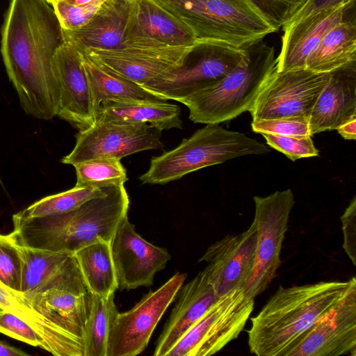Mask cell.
<instances>
[{
    "mask_svg": "<svg viewBox=\"0 0 356 356\" xmlns=\"http://www.w3.org/2000/svg\"><path fill=\"white\" fill-rule=\"evenodd\" d=\"M329 73L309 118L311 136L356 118V60Z\"/></svg>",
    "mask_w": 356,
    "mask_h": 356,
    "instance_id": "ffe728a7",
    "label": "cell"
},
{
    "mask_svg": "<svg viewBox=\"0 0 356 356\" xmlns=\"http://www.w3.org/2000/svg\"><path fill=\"white\" fill-rule=\"evenodd\" d=\"M336 129L344 139L355 140L356 138V118L344 122Z\"/></svg>",
    "mask_w": 356,
    "mask_h": 356,
    "instance_id": "60d3db41",
    "label": "cell"
},
{
    "mask_svg": "<svg viewBox=\"0 0 356 356\" xmlns=\"http://www.w3.org/2000/svg\"><path fill=\"white\" fill-rule=\"evenodd\" d=\"M356 60L355 17L345 18L323 38L309 54L305 67L309 70L328 73Z\"/></svg>",
    "mask_w": 356,
    "mask_h": 356,
    "instance_id": "4316f807",
    "label": "cell"
},
{
    "mask_svg": "<svg viewBox=\"0 0 356 356\" xmlns=\"http://www.w3.org/2000/svg\"><path fill=\"white\" fill-rule=\"evenodd\" d=\"M254 305L242 288L213 304L179 339L166 356H207L236 339L243 330Z\"/></svg>",
    "mask_w": 356,
    "mask_h": 356,
    "instance_id": "30bf717a",
    "label": "cell"
},
{
    "mask_svg": "<svg viewBox=\"0 0 356 356\" xmlns=\"http://www.w3.org/2000/svg\"><path fill=\"white\" fill-rule=\"evenodd\" d=\"M179 68L142 88L162 100L181 102L216 86L242 60L245 49L222 42H197Z\"/></svg>",
    "mask_w": 356,
    "mask_h": 356,
    "instance_id": "52a82bcc",
    "label": "cell"
},
{
    "mask_svg": "<svg viewBox=\"0 0 356 356\" xmlns=\"http://www.w3.org/2000/svg\"><path fill=\"white\" fill-rule=\"evenodd\" d=\"M180 291L179 300L156 341L155 356H166L179 339L220 298L202 271L181 286Z\"/></svg>",
    "mask_w": 356,
    "mask_h": 356,
    "instance_id": "7402d4cb",
    "label": "cell"
},
{
    "mask_svg": "<svg viewBox=\"0 0 356 356\" xmlns=\"http://www.w3.org/2000/svg\"><path fill=\"white\" fill-rule=\"evenodd\" d=\"M186 277V273H177L160 288L146 293L132 309L118 312L108 334L107 356H135L141 353Z\"/></svg>",
    "mask_w": 356,
    "mask_h": 356,
    "instance_id": "7c38bea8",
    "label": "cell"
},
{
    "mask_svg": "<svg viewBox=\"0 0 356 356\" xmlns=\"http://www.w3.org/2000/svg\"><path fill=\"white\" fill-rule=\"evenodd\" d=\"M355 284L356 278L353 277L347 281L280 286L251 318L248 331L250 352L257 356H284Z\"/></svg>",
    "mask_w": 356,
    "mask_h": 356,
    "instance_id": "7a4b0ae2",
    "label": "cell"
},
{
    "mask_svg": "<svg viewBox=\"0 0 356 356\" xmlns=\"http://www.w3.org/2000/svg\"><path fill=\"white\" fill-rule=\"evenodd\" d=\"M23 296L39 314L83 340L84 327L91 306V293L83 278L61 280L44 290Z\"/></svg>",
    "mask_w": 356,
    "mask_h": 356,
    "instance_id": "ac0fdd59",
    "label": "cell"
},
{
    "mask_svg": "<svg viewBox=\"0 0 356 356\" xmlns=\"http://www.w3.org/2000/svg\"><path fill=\"white\" fill-rule=\"evenodd\" d=\"M271 147L295 161L302 158L318 156L312 136H283L268 133L261 134Z\"/></svg>",
    "mask_w": 356,
    "mask_h": 356,
    "instance_id": "e575fe53",
    "label": "cell"
},
{
    "mask_svg": "<svg viewBox=\"0 0 356 356\" xmlns=\"http://www.w3.org/2000/svg\"><path fill=\"white\" fill-rule=\"evenodd\" d=\"M0 332L43 349V341L35 330L22 318L9 311H0Z\"/></svg>",
    "mask_w": 356,
    "mask_h": 356,
    "instance_id": "8d00e7d4",
    "label": "cell"
},
{
    "mask_svg": "<svg viewBox=\"0 0 356 356\" xmlns=\"http://www.w3.org/2000/svg\"><path fill=\"white\" fill-rule=\"evenodd\" d=\"M81 53L97 111L100 104L106 102L160 99L136 83L105 70Z\"/></svg>",
    "mask_w": 356,
    "mask_h": 356,
    "instance_id": "f1b7e54d",
    "label": "cell"
},
{
    "mask_svg": "<svg viewBox=\"0 0 356 356\" xmlns=\"http://www.w3.org/2000/svg\"><path fill=\"white\" fill-rule=\"evenodd\" d=\"M115 293L107 297L91 294V306L83 334L84 356H107L108 334L118 311Z\"/></svg>",
    "mask_w": 356,
    "mask_h": 356,
    "instance_id": "f546056e",
    "label": "cell"
},
{
    "mask_svg": "<svg viewBox=\"0 0 356 356\" xmlns=\"http://www.w3.org/2000/svg\"><path fill=\"white\" fill-rule=\"evenodd\" d=\"M267 146L245 134L207 124L172 150L152 157L143 184H165L205 167L249 154L269 152Z\"/></svg>",
    "mask_w": 356,
    "mask_h": 356,
    "instance_id": "8992f818",
    "label": "cell"
},
{
    "mask_svg": "<svg viewBox=\"0 0 356 356\" xmlns=\"http://www.w3.org/2000/svg\"><path fill=\"white\" fill-rule=\"evenodd\" d=\"M257 242L254 223L244 232L227 235L211 244L199 259L208 264L202 270L218 297L242 288L254 268Z\"/></svg>",
    "mask_w": 356,
    "mask_h": 356,
    "instance_id": "9a60e30c",
    "label": "cell"
},
{
    "mask_svg": "<svg viewBox=\"0 0 356 356\" xmlns=\"http://www.w3.org/2000/svg\"><path fill=\"white\" fill-rule=\"evenodd\" d=\"M54 68L60 92L57 115L79 131L93 125L97 111L82 53L65 41L54 55Z\"/></svg>",
    "mask_w": 356,
    "mask_h": 356,
    "instance_id": "e0dca14e",
    "label": "cell"
},
{
    "mask_svg": "<svg viewBox=\"0 0 356 356\" xmlns=\"http://www.w3.org/2000/svg\"><path fill=\"white\" fill-rule=\"evenodd\" d=\"M49 4H52L54 2L57 1L58 0H46Z\"/></svg>",
    "mask_w": 356,
    "mask_h": 356,
    "instance_id": "ee69618b",
    "label": "cell"
},
{
    "mask_svg": "<svg viewBox=\"0 0 356 356\" xmlns=\"http://www.w3.org/2000/svg\"><path fill=\"white\" fill-rule=\"evenodd\" d=\"M355 1L308 15L283 29L282 46L276 57L278 72L305 67L309 54L335 25L342 22Z\"/></svg>",
    "mask_w": 356,
    "mask_h": 356,
    "instance_id": "d6986e66",
    "label": "cell"
},
{
    "mask_svg": "<svg viewBox=\"0 0 356 356\" xmlns=\"http://www.w3.org/2000/svg\"><path fill=\"white\" fill-rule=\"evenodd\" d=\"M252 130L259 134L283 136H311L309 118L294 117L252 120Z\"/></svg>",
    "mask_w": 356,
    "mask_h": 356,
    "instance_id": "d590c367",
    "label": "cell"
},
{
    "mask_svg": "<svg viewBox=\"0 0 356 356\" xmlns=\"http://www.w3.org/2000/svg\"><path fill=\"white\" fill-rule=\"evenodd\" d=\"M1 52L24 112L48 120L58 114L60 92L54 57L65 42L46 0H10L1 27Z\"/></svg>",
    "mask_w": 356,
    "mask_h": 356,
    "instance_id": "6da1fadb",
    "label": "cell"
},
{
    "mask_svg": "<svg viewBox=\"0 0 356 356\" xmlns=\"http://www.w3.org/2000/svg\"><path fill=\"white\" fill-rule=\"evenodd\" d=\"M163 146L161 131L149 124L96 122L78 132L74 149L61 162L74 165L97 158L121 159Z\"/></svg>",
    "mask_w": 356,
    "mask_h": 356,
    "instance_id": "4fadbf2b",
    "label": "cell"
},
{
    "mask_svg": "<svg viewBox=\"0 0 356 356\" xmlns=\"http://www.w3.org/2000/svg\"><path fill=\"white\" fill-rule=\"evenodd\" d=\"M29 354L20 348H15L0 340V356H28Z\"/></svg>",
    "mask_w": 356,
    "mask_h": 356,
    "instance_id": "b9f144b4",
    "label": "cell"
},
{
    "mask_svg": "<svg viewBox=\"0 0 356 356\" xmlns=\"http://www.w3.org/2000/svg\"><path fill=\"white\" fill-rule=\"evenodd\" d=\"M67 1L68 2H70V3L81 6V5L88 4L95 0H67Z\"/></svg>",
    "mask_w": 356,
    "mask_h": 356,
    "instance_id": "7bdbcfd3",
    "label": "cell"
},
{
    "mask_svg": "<svg viewBox=\"0 0 356 356\" xmlns=\"http://www.w3.org/2000/svg\"><path fill=\"white\" fill-rule=\"evenodd\" d=\"M17 245L22 260L23 295L44 290L80 271L74 253Z\"/></svg>",
    "mask_w": 356,
    "mask_h": 356,
    "instance_id": "484cf974",
    "label": "cell"
},
{
    "mask_svg": "<svg viewBox=\"0 0 356 356\" xmlns=\"http://www.w3.org/2000/svg\"><path fill=\"white\" fill-rule=\"evenodd\" d=\"M22 260L11 233L0 234V283L22 293Z\"/></svg>",
    "mask_w": 356,
    "mask_h": 356,
    "instance_id": "d6a6232c",
    "label": "cell"
},
{
    "mask_svg": "<svg viewBox=\"0 0 356 356\" xmlns=\"http://www.w3.org/2000/svg\"><path fill=\"white\" fill-rule=\"evenodd\" d=\"M76 175L75 186L103 188L122 185L128 180L127 170L120 159L97 158L74 165Z\"/></svg>",
    "mask_w": 356,
    "mask_h": 356,
    "instance_id": "1f68e13d",
    "label": "cell"
},
{
    "mask_svg": "<svg viewBox=\"0 0 356 356\" xmlns=\"http://www.w3.org/2000/svg\"><path fill=\"white\" fill-rule=\"evenodd\" d=\"M1 310H3V309H1V308L0 307V311H1Z\"/></svg>",
    "mask_w": 356,
    "mask_h": 356,
    "instance_id": "bcb514c9",
    "label": "cell"
},
{
    "mask_svg": "<svg viewBox=\"0 0 356 356\" xmlns=\"http://www.w3.org/2000/svg\"><path fill=\"white\" fill-rule=\"evenodd\" d=\"M0 307L28 323L41 337L43 349L56 356H84V341L39 314L26 300L22 293L0 283Z\"/></svg>",
    "mask_w": 356,
    "mask_h": 356,
    "instance_id": "cb8c5ba5",
    "label": "cell"
},
{
    "mask_svg": "<svg viewBox=\"0 0 356 356\" xmlns=\"http://www.w3.org/2000/svg\"><path fill=\"white\" fill-rule=\"evenodd\" d=\"M343 236V248L353 266L356 265V197L340 218Z\"/></svg>",
    "mask_w": 356,
    "mask_h": 356,
    "instance_id": "f35d334b",
    "label": "cell"
},
{
    "mask_svg": "<svg viewBox=\"0 0 356 356\" xmlns=\"http://www.w3.org/2000/svg\"><path fill=\"white\" fill-rule=\"evenodd\" d=\"M131 0H107L83 26L63 30L65 41L80 51L122 46Z\"/></svg>",
    "mask_w": 356,
    "mask_h": 356,
    "instance_id": "603a6c76",
    "label": "cell"
},
{
    "mask_svg": "<svg viewBox=\"0 0 356 356\" xmlns=\"http://www.w3.org/2000/svg\"><path fill=\"white\" fill-rule=\"evenodd\" d=\"M305 0H254L280 29L290 19Z\"/></svg>",
    "mask_w": 356,
    "mask_h": 356,
    "instance_id": "74e56055",
    "label": "cell"
},
{
    "mask_svg": "<svg viewBox=\"0 0 356 356\" xmlns=\"http://www.w3.org/2000/svg\"><path fill=\"white\" fill-rule=\"evenodd\" d=\"M0 184L3 186V183H2V181H1V177H0Z\"/></svg>",
    "mask_w": 356,
    "mask_h": 356,
    "instance_id": "f6af8a7d",
    "label": "cell"
},
{
    "mask_svg": "<svg viewBox=\"0 0 356 356\" xmlns=\"http://www.w3.org/2000/svg\"><path fill=\"white\" fill-rule=\"evenodd\" d=\"M257 233L255 261L252 274L242 287L245 295L254 299L275 278L281 264L280 253L288 229L295 197L290 188L266 197H253Z\"/></svg>",
    "mask_w": 356,
    "mask_h": 356,
    "instance_id": "ba28073f",
    "label": "cell"
},
{
    "mask_svg": "<svg viewBox=\"0 0 356 356\" xmlns=\"http://www.w3.org/2000/svg\"><path fill=\"white\" fill-rule=\"evenodd\" d=\"M197 45H170L143 40H126L112 49L83 52L105 70L143 87L181 67Z\"/></svg>",
    "mask_w": 356,
    "mask_h": 356,
    "instance_id": "9c48e42d",
    "label": "cell"
},
{
    "mask_svg": "<svg viewBox=\"0 0 356 356\" xmlns=\"http://www.w3.org/2000/svg\"><path fill=\"white\" fill-rule=\"evenodd\" d=\"M353 1L355 0H305L282 29L312 14Z\"/></svg>",
    "mask_w": 356,
    "mask_h": 356,
    "instance_id": "ab89813d",
    "label": "cell"
},
{
    "mask_svg": "<svg viewBox=\"0 0 356 356\" xmlns=\"http://www.w3.org/2000/svg\"><path fill=\"white\" fill-rule=\"evenodd\" d=\"M193 33L197 42L244 48L279 29L254 0H155Z\"/></svg>",
    "mask_w": 356,
    "mask_h": 356,
    "instance_id": "277c9868",
    "label": "cell"
},
{
    "mask_svg": "<svg viewBox=\"0 0 356 356\" xmlns=\"http://www.w3.org/2000/svg\"><path fill=\"white\" fill-rule=\"evenodd\" d=\"M133 39L170 45L197 42L191 29L155 0H131L124 40Z\"/></svg>",
    "mask_w": 356,
    "mask_h": 356,
    "instance_id": "44dd1931",
    "label": "cell"
},
{
    "mask_svg": "<svg viewBox=\"0 0 356 356\" xmlns=\"http://www.w3.org/2000/svg\"><path fill=\"white\" fill-rule=\"evenodd\" d=\"M129 206L124 184L111 185L103 195L65 213L39 218L15 213L11 234L20 245L74 253L97 241L111 242Z\"/></svg>",
    "mask_w": 356,
    "mask_h": 356,
    "instance_id": "3957f363",
    "label": "cell"
},
{
    "mask_svg": "<svg viewBox=\"0 0 356 356\" xmlns=\"http://www.w3.org/2000/svg\"><path fill=\"white\" fill-rule=\"evenodd\" d=\"M74 254L91 294L107 297L118 289L111 242H95L79 249Z\"/></svg>",
    "mask_w": 356,
    "mask_h": 356,
    "instance_id": "83f0119b",
    "label": "cell"
},
{
    "mask_svg": "<svg viewBox=\"0 0 356 356\" xmlns=\"http://www.w3.org/2000/svg\"><path fill=\"white\" fill-rule=\"evenodd\" d=\"M124 216L111 241L118 289L150 286L155 274L165 268L171 256L165 248L142 238Z\"/></svg>",
    "mask_w": 356,
    "mask_h": 356,
    "instance_id": "5bb4252c",
    "label": "cell"
},
{
    "mask_svg": "<svg viewBox=\"0 0 356 356\" xmlns=\"http://www.w3.org/2000/svg\"><path fill=\"white\" fill-rule=\"evenodd\" d=\"M107 0H95L86 5H74L58 0L51 5L63 30L72 31L85 25Z\"/></svg>",
    "mask_w": 356,
    "mask_h": 356,
    "instance_id": "836d02e7",
    "label": "cell"
},
{
    "mask_svg": "<svg viewBox=\"0 0 356 356\" xmlns=\"http://www.w3.org/2000/svg\"><path fill=\"white\" fill-rule=\"evenodd\" d=\"M180 114L177 105L162 99L111 101L100 104L96 122L147 124L161 131L181 129Z\"/></svg>",
    "mask_w": 356,
    "mask_h": 356,
    "instance_id": "d4e9b609",
    "label": "cell"
},
{
    "mask_svg": "<svg viewBox=\"0 0 356 356\" xmlns=\"http://www.w3.org/2000/svg\"><path fill=\"white\" fill-rule=\"evenodd\" d=\"M356 356V284L284 356Z\"/></svg>",
    "mask_w": 356,
    "mask_h": 356,
    "instance_id": "2e32d148",
    "label": "cell"
},
{
    "mask_svg": "<svg viewBox=\"0 0 356 356\" xmlns=\"http://www.w3.org/2000/svg\"><path fill=\"white\" fill-rule=\"evenodd\" d=\"M329 78V72L306 67L278 72L275 67L249 111L252 120L309 118Z\"/></svg>",
    "mask_w": 356,
    "mask_h": 356,
    "instance_id": "8fae6325",
    "label": "cell"
},
{
    "mask_svg": "<svg viewBox=\"0 0 356 356\" xmlns=\"http://www.w3.org/2000/svg\"><path fill=\"white\" fill-rule=\"evenodd\" d=\"M106 187L74 186L68 191L44 197L16 213L24 218H39L65 213L76 209L87 200L103 195L106 191Z\"/></svg>",
    "mask_w": 356,
    "mask_h": 356,
    "instance_id": "4dcf8cb0",
    "label": "cell"
},
{
    "mask_svg": "<svg viewBox=\"0 0 356 356\" xmlns=\"http://www.w3.org/2000/svg\"><path fill=\"white\" fill-rule=\"evenodd\" d=\"M240 63L209 90L182 101L195 123L218 124L249 111L274 70L273 47L263 40L246 47Z\"/></svg>",
    "mask_w": 356,
    "mask_h": 356,
    "instance_id": "5b68a950",
    "label": "cell"
}]
</instances>
